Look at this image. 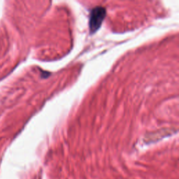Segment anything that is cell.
<instances>
[{"mask_svg": "<svg viewBox=\"0 0 179 179\" xmlns=\"http://www.w3.org/2000/svg\"><path fill=\"white\" fill-rule=\"evenodd\" d=\"M106 14L107 11L103 6H97L92 9L89 19V30L91 34L96 32L100 29L105 19Z\"/></svg>", "mask_w": 179, "mask_h": 179, "instance_id": "6da1fadb", "label": "cell"}]
</instances>
